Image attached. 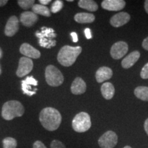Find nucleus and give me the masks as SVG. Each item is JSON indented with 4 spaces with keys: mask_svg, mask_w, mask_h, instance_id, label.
<instances>
[{
    "mask_svg": "<svg viewBox=\"0 0 148 148\" xmlns=\"http://www.w3.org/2000/svg\"><path fill=\"white\" fill-rule=\"evenodd\" d=\"M142 47H143L145 50L148 51V37L145 38L142 42Z\"/></svg>",
    "mask_w": 148,
    "mask_h": 148,
    "instance_id": "obj_31",
    "label": "nucleus"
},
{
    "mask_svg": "<svg viewBox=\"0 0 148 148\" xmlns=\"http://www.w3.org/2000/svg\"><path fill=\"white\" fill-rule=\"evenodd\" d=\"M125 1L123 0H104L101 2L103 9L109 11H119L124 8Z\"/></svg>",
    "mask_w": 148,
    "mask_h": 148,
    "instance_id": "obj_11",
    "label": "nucleus"
},
{
    "mask_svg": "<svg viewBox=\"0 0 148 148\" xmlns=\"http://www.w3.org/2000/svg\"><path fill=\"white\" fill-rule=\"evenodd\" d=\"M67 1H69V2H71V1H73V0H68Z\"/></svg>",
    "mask_w": 148,
    "mask_h": 148,
    "instance_id": "obj_39",
    "label": "nucleus"
},
{
    "mask_svg": "<svg viewBox=\"0 0 148 148\" xmlns=\"http://www.w3.org/2000/svg\"><path fill=\"white\" fill-rule=\"evenodd\" d=\"M19 29V23L16 16H12L9 18L5 27L4 33L7 36H12L18 32Z\"/></svg>",
    "mask_w": 148,
    "mask_h": 148,
    "instance_id": "obj_12",
    "label": "nucleus"
},
{
    "mask_svg": "<svg viewBox=\"0 0 148 148\" xmlns=\"http://www.w3.org/2000/svg\"><path fill=\"white\" fill-rule=\"evenodd\" d=\"M63 1H60V0H56L53 3L52 5H51V11L53 13H57L59 11L62 10V8H63Z\"/></svg>",
    "mask_w": 148,
    "mask_h": 148,
    "instance_id": "obj_26",
    "label": "nucleus"
},
{
    "mask_svg": "<svg viewBox=\"0 0 148 148\" xmlns=\"http://www.w3.org/2000/svg\"><path fill=\"white\" fill-rule=\"evenodd\" d=\"M71 36H72V38H73V41L74 42H76L78 40V38H77V35L75 32H71Z\"/></svg>",
    "mask_w": 148,
    "mask_h": 148,
    "instance_id": "obj_32",
    "label": "nucleus"
},
{
    "mask_svg": "<svg viewBox=\"0 0 148 148\" xmlns=\"http://www.w3.org/2000/svg\"><path fill=\"white\" fill-rule=\"evenodd\" d=\"M130 20V15L127 12H121L112 16L110 19V23L114 27H119L128 23Z\"/></svg>",
    "mask_w": 148,
    "mask_h": 148,
    "instance_id": "obj_10",
    "label": "nucleus"
},
{
    "mask_svg": "<svg viewBox=\"0 0 148 148\" xmlns=\"http://www.w3.org/2000/svg\"><path fill=\"white\" fill-rule=\"evenodd\" d=\"M86 90V84L81 77H76L71 86V92L74 95H81Z\"/></svg>",
    "mask_w": 148,
    "mask_h": 148,
    "instance_id": "obj_18",
    "label": "nucleus"
},
{
    "mask_svg": "<svg viewBox=\"0 0 148 148\" xmlns=\"http://www.w3.org/2000/svg\"><path fill=\"white\" fill-rule=\"evenodd\" d=\"M39 2L41 5H47L51 2V0H40Z\"/></svg>",
    "mask_w": 148,
    "mask_h": 148,
    "instance_id": "obj_34",
    "label": "nucleus"
},
{
    "mask_svg": "<svg viewBox=\"0 0 148 148\" xmlns=\"http://www.w3.org/2000/svg\"><path fill=\"white\" fill-rule=\"evenodd\" d=\"M8 3L7 0H0V6H3Z\"/></svg>",
    "mask_w": 148,
    "mask_h": 148,
    "instance_id": "obj_36",
    "label": "nucleus"
},
{
    "mask_svg": "<svg viewBox=\"0 0 148 148\" xmlns=\"http://www.w3.org/2000/svg\"><path fill=\"white\" fill-rule=\"evenodd\" d=\"M112 74H113V72L110 68L107 67V66H101L96 71V80L98 83L103 82L104 81L110 79L112 76Z\"/></svg>",
    "mask_w": 148,
    "mask_h": 148,
    "instance_id": "obj_15",
    "label": "nucleus"
},
{
    "mask_svg": "<svg viewBox=\"0 0 148 148\" xmlns=\"http://www.w3.org/2000/svg\"><path fill=\"white\" fill-rule=\"evenodd\" d=\"M39 120L41 125L49 131L56 130L62 121V116L58 110L47 107L40 111Z\"/></svg>",
    "mask_w": 148,
    "mask_h": 148,
    "instance_id": "obj_1",
    "label": "nucleus"
},
{
    "mask_svg": "<svg viewBox=\"0 0 148 148\" xmlns=\"http://www.w3.org/2000/svg\"><path fill=\"white\" fill-rule=\"evenodd\" d=\"M144 129H145L146 134L148 135V118L145 120V123H144Z\"/></svg>",
    "mask_w": 148,
    "mask_h": 148,
    "instance_id": "obj_33",
    "label": "nucleus"
},
{
    "mask_svg": "<svg viewBox=\"0 0 148 148\" xmlns=\"http://www.w3.org/2000/svg\"><path fill=\"white\" fill-rule=\"evenodd\" d=\"M36 35L39 38V45L41 47L51 48L56 44V40H53V38L56 36L53 29L42 27L41 32H37Z\"/></svg>",
    "mask_w": 148,
    "mask_h": 148,
    "instance_id": "obj_6",
    "label": "nucleus"
},
{
    "mask_svg": "<svg viewBox=\"0 0 148 148\" xmlns=\"http://www.w3.org/2000/svg\"><path fill=\"white\" fill-rule=\"evenodd\" d=\"M128 51V45L124 41H118L111 47L110 53L112 58L115 60L123 58Z\"/></svg>",
    "mask_w": 148,
    "mask_h": 148,
    "instance_id": "obj_8",
    "label": "nucleus"
},
{
    "mask_svg": "<svg viewBox=\"0 0 148 148\" xmlns=\"http://www.w3.org/2000/svg\"><path fill=\"white\" fill-rule=\"evenodd\" d=\"M34 0H18V4L21 8L24 10H27V9L32 8L33 5H34Z\"/></svg>",
    "mask_w": 148,
    "mask_h": 148,
    "instance_id": "obj_25",
    "label": "nucleus"
},
{
    "mask_svg": "<svg viewBox=\"0 0 148 148\" xmlns=\"http://www.w3.org/2000/svg\"><path fill=\"white\" fill-rule=\"evenodd\" d=\"M32 147L33 148H47L45 145V144L42 143V142L40 141V140H36V141H35L34 144H33Z\"/></svg>",
    "mask_w": 148,
    "mask_h": 148,
    "instance_id": "obj_29",
    "label": "nucleus"
},
{
    "mask_svg": "<svg viewBox=\"0 0 148 148\" xmlns=\"http://www.w3.org/2000/svg\"><path fill=\"white\" fill-rule=\"evenodd\" d=\"M20 53L29 58L37 59L39 58L40 56V51L28 43L22 44L20 47Z\"/></svg>",
    "mask_w": 148,
    "mask_h": 148,
    "instance_id": "obj_14",
    "label": "nucleus"
},
{
    "mask_svg": "<svg viewBox=\"0 0 148 148\" xmlns=\"http://www.w3.org/2000/svg\"><path fill=\"white\" fill-rule=\"evenodd\" d=\"M32 12L36 14H38L45 16H50V10L47 6L41 4H34L32 6Z\"/></svg>",
    "mask_w": 148,
    "mask_h": 148,
    "instance_id": "obj_23",
    "label": "nucleus"
},
{
    "mask_svg": "<svg viewBox=\"0 0 148 148\" xmlns=\"http://www.w3.org/2000/svg\"><path fill=\"white\" fill-rule=\"evenodd\" d=\"M123 148H132V147H131L130 146H129V145H126V146H125V147Z\"/></svg>",
    "mask_w": 148,
    "mask_h": 148,
    "instance_id": "obj_38",
    "label": "nucleus"
},
{
    "mask_svg": "<svg viewBox=\"0 0 148 148\" xmlns=\"http://www.w3.org/2000/svg\"><path fill=\"white\" fill-rule=\"evenodd\" d=\"M91 127V120L87 112H81L74 116L72 121V127L75 132H85Z\"/></svg>",
    "mask_w": 148,
    "mask_h": 148,
    "instance_id": "obj_4",
    "label": "nucleus"
},
{
    "mask_svg": "<svg viewBox=\"0 0 148 148\" xmlns=\"http://www.w3.org/2000/svg\"><path fill=\"white\" fill-rule=\"evenodd\" d=\"M38 85V82L33 76L27 77L21 82V88L23 92L29 96H32L36 94V90H32V86H36Z\"/></svg>",
    "mask_w": 148,
    "mask_h": 148,
    "instance_id": "obj_13",
    "label": "nucleus"
},
{
    "mask_svg": "<svg viewBox=\"0 0 148 148\" xmlns=\"http://www.w3.org/2000/svg\"><path fill=\"white\" fill-rule=\"evenodd\" d=\"M78 6L90 12H95L98 9L97 3L92 0H80L78 1Z\"/></svg>",
    "mask_w": 148,
    "mask_h": 148,
    "instance_id": "obj_21",
    "label": "nucleus"
},
{
    "mask_svg": "<svg viewBox=\"0 0 148 148\" xmlns=\"http://www.w3.org/2000/svg\"><path fill=\"white\" fill-rule=\"evenodd\" d=\"M46 82L51 86H58L63 83L64 76L58 68L49 65L45 69Z\"/></svg>",
    "mask_w": 148,
    "mask_h": 148,
    "instance_id": "obj_5",
    "label": "nucleus"
},
{
    "mask_svg": "<svg viewBox=\"0 0 148 148\" xmlns=\"http://www.w3.org/2000/svg\"><path fill=\"white\" fill-rule=\"evenodd\" d=\"M114 86L112 83L110 82H104L101 85V95L106 99H111L114 95Z\"/></svg>",
    "mask_w": 148,
    "mask_h": 148,
    "instance_id": "obj_19",
    "label": "nucleus"
},
{
    "mask_svg": "<svg viewBox=\"0 0 148 148\" xmlns=\"http://www.w3.org/2000/svg\"><path fill=\"white\" fill-rule=\"evenodd\" d=\"M118 142V136L113 131L108 130L101 135L98 140L101 148H114Z\"/></svg>",
    "mask_w": 148,
    "mask_h": 148,
    "instance_id": "obj_7",
    "label": "nucleus"
},
{
    "mask_svg": "<svg viewBox=\"0 0 148 148\" xmlns=\"http://www.w3.org/2000/svg\"><path fill=\"white\" fill-rule=\"evenodd\" d=\"M135 96L140 100L148 101V87L147 86H137L134 89Z\"/></svg>",
    "mask_w": 148,
    "mask_h": 148,
    "instance_id": "obj_22",
    "label": "nucleus"
},
{
    "mask_svg": "<svg viewBox=\"0 0 148 148\" xmlns=\"http://www.w3.org/2000/svg\"><path fill=\"white\" fill-rule=\"evenodd\" d=\"M51 148H66L65 145L58 140H53L50 144Z\"/></svg>",
    "mask_w": 148,
    "mask_h": 148,
    "instance_id": "obj_27",
    "label": "nucleus"
},
{
    "mask_svg": "<svg viewBox=\"0 0 148 148\" xmlns=\"http://www.w3.org/2000/svg\"><path fill=\"white\" fill-rule=\"evenodd\" d=\"M1 56H2V50H1V49L0 48V58H1Z\"/></svg>",
    "mask_w": 148,
    "mask_h": 148,
    "instance_id": "obj_37",
    "label": "nucleus"
},
{
    "mask_svg": "<svg viewBox=\"0 0 148 148\" xmlns=\"http://www.w3.org/2000/svg\"><path fill=\"white\" fill-rule=\"evenodd\" d=\"M3 148H16L17 142L15 138L6 137L3 140Z\"/></svg>",
    "mask_w": 148,
    "mask_h": 148,
    "instance_id": "obj_24",
    "label": "nucleus"
},
{
    "mask_svg": "<svg viewBox=\"0 0 148 148\" xmlns=\"http://www.w3.org/2000/svg\"><path fill=\"white\" fill-rule=\"evenodd\" d=\"M74 19L79 23H90L95 21V16L91 13L79 12L74 16Z\"/></svg>",
    "mask_w": 148,
    "mask_h": 148,
    "instance_id": "obj_20",
    "label": "nucleus"
},
{
    "mask_svg": "<svg viewBox=\"0 0 148 148\" xmlns=\"http://www.w3.org/2000/svg\"><path fill=\"white\" fill-rule=\"evenodd\" d=\"M84 34H85V36H86V38H87V39H90V38H92L91 32H90V30L89 28L85 29Z\"/></svg>",
    "mask_w": 148,
    "mask_h": 148,
    "instance_id": "obj_30",
    "label": "nucleus"
},
{
    "mask_svg": "<svg viewBox=\"0 0 148 148\" xmlns=\"http://www.w3.org/2000/svg\"><path fill=\"white\" fill-rule=\"evenodd\" d=\"M144 7H145V10L146 11V12L148 14V0H146V1H145Z\"/></svg>",
    "mask_w": 148,
    "mask_h": 148,
    "instance_id": "obj_35",
    "label": "nucleus"
},
{
    "mask_svg": "<svg viewBox=\"0 0 148 148\" xmlns=\"http://www.w3.org/2000/svg\"><path fill=\"white\" fill-rule=\"evenodd\" d=\"M33 62L30 58L27 57H21L18 62V66L16 75L18 77H21L29 73L33 69Z\"/></svg>",
    "mask_w": 148,
    "mask_h": 148,
    "instance_id": "obj_9",
    "label": "nucleus"
},
{
    "mask_svg": "<svg viewBox=\"0 0 148 148\" xmlns=\"http://www.w3.org/2000/svg\"><path fill=\"white\" fill-rule=\"evenodd\" d=\"M140 56V52L138 51H134L129 53L121 61L122 67L124 68V69H129V68L132 67L139 59Z\"/></svg>",
    "mask_w": 148,
    "mask_h": 148,
    "instance_id": "obj_17",
    "label": "nucleus"
},
{
    "mask_svg": "<svg viewBox=\"0 0 148 148\" xmlns=\"http://www.w3.org/2000/svg\"><path fill=\"white\" fill-rule=\"evenodd\" d=\"M82 47L79 46L71 47L69 45L63 46L58 53L57 59L59 63L64 66L73 65L78 56L82 52Z\"/></svg>",
    "mask_w": 148,
    "mask_h": 148,
    "instance_id": "obj_2",
    "label": "nucleus"
},
{
    "mask_svg": "<svg viewBox=\"0 0 148 148\" xmlns=\"http://www.w3.org/2000/svg\"><path fill=\"white\" fill-rule=\"evenodd\" d=\"M140 77L144 79H148V62L145 64L140 71Z\"/></svg>",
    "mask_w": 148,
    "mask_h": 148,
    "instance_id": "obj_28",
    "label": "nucleus"
},
{
    "mask_svg": "<svg viewBox=\"0 0 148 148\" xmlns=\"http://www.w3.org/2000/svg\"><path fill=\"white\" fill-rule=\"evenodd\" d=\"M25 109L21 102L16 100L6 101L2 106L1 116L5 120L10 121L14 118L21 116L24 114Z\"/></svg>",
    "mask_w": 148,
    "mask_h": 148,
    "instance_id": "obj_3",
    "label": "nucleus"
},
{
    "mask_svg": "<svg viewBox=\"0 0 148 148\" xmlns=\"http://www.w3.org/2000/svg\"><path fill=\"white\" fill-rule=\"evenodd\" d=\"M0 74H1V68H0Z\"/></svg>",
    "mask_w": 148,
    "mask_h": 148,
    "instance_id": "obj_40",
    "label": "nucleus"
},
{
    "mask_svg": "<svg viewBox=\"0 0 148 148\" xmlns=\"http://www.w3.org/2000/svg\"><path fill=\"white\" fill-rule=\"evenodd\" d=\"M38 18L37 14L34 13L33 12H23L21 13V16H20V21L23 25L27 27H31L33 25H34L38 21Z\"/></svg>",
    "mask_w": 148,
    "mask_h": 148,
    "instance_id": "obj_16",
    "label": "nucleus"
}]
</instances>
